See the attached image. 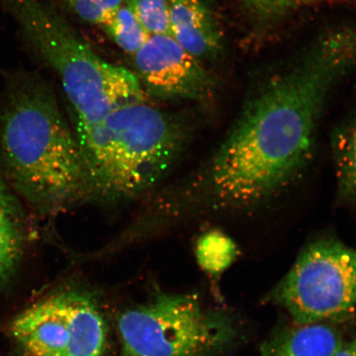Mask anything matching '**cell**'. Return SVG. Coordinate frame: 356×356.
I'll return each mask as SVG.
<instances>
[{"instance_id": "1", "label": "cell", "mask_w": 356, "mask_h": 356, "mask_svg": "<svg viewBox=\"0 0 356 356\" xmlns=\"http://www.w3.org/2000/svg\"><path fill=\"white\" fill-rule=\"evenodd\" d=\"M356 66V29L324 34L291 66L265 80L197 172L149 202L160 229L207 213H247L291 188L313 160L333 89Z\"/></svg>"}, {"instance_id": "2", "label": "cell", "mask_w": 356, "mask_h": 356, "mask_svg": "<svg viewBox=\"0 0 356 356\" xmlns=\"http://www.w3.org/2000/svg\"><path fill=\"white\" fill-rule=\"evenodd\" d=\"M0 176L39 215L92 200L73 127L37 74H7L0 97Z\"/></svg>"}, {"instance_id": "3", "label": "cell", "mask_w": 356, "mask_h": 356, "mask_svg": "<svg viewBox=\"0 0 356 356\" xmlns=\"http://www.w3.org/2000/svg\"><path fill=\"white\" fill-rule=\"evenodd\" d=\"M73 130L92 198L104 203L139 198L157 186L191 143V120L145 102L115 109Z\"/></svg>"}, {"instance_id": "4", "label": "cell", "mask_w": 356, "mask_h": 356, "mask_svg": "<svg viewBox=\"0 0 356 356\" xmlns=\"http://www.w3.org/2000/svg\"><path fill=\"white\" fill-rule=\"evenodd\" d=\"M0 3L29 46L59 78L74 126L99 121L122 106L148 99L135 73L102 59L48 3L42 0Z\"/></svg>"}, {"instance_id": "5", "label": "cell", "mask_w": 356, "mask_h": 356, "mask_svg": "<svg viewBox=\"0 0 356 356\" xmlns=\"http://www.w3.org/2000/svg\"><path fill=\"white\" fill-rule=\"evenodd\" d=\"M237 330L229 314L191 293L156 291L117 321L121 356H219Z\"/></svg>"}, {"instance_id": "6", "label": "cell", "mask_w": 356, "mask_h": 356, "mask_svg": "<svg viewBox=\"0 0 356 356\" xmlns=\"http://www.w3.org/2000/svg\"><path fill=\"white\" fill-rule=\"evenodd\" d=\"M267 299L296 324L356 318V249L332 236L314 239Z\"/></svg>"}, {"instance_id": "7", "label": "cell", "mask_w": 356, "mask_h": 356, "mask_svg": "<svg viewBox=\"0 0 356 356\" xmlns=\"http://www.w3.org/2000/svg\"><path fill=\"white\" fill-rule=\"evenodd\" d=\"M13 338L29 356H109L110 330L92 293H54L13 320Z\"/></svg>"}, {"instance_id": "8", "label": "cell", "mask_w": 356, "mask_h": 356, "mask_svg": "<svg viewBox=\"0 0 356 356\" xmlns=\"http://www.w3.org/2000/svg\"><path fill=\"white\" fill-rule=\"evenodd\" d=\"M134 57L136 76L147 97L206 104L216 83L202 61L168 35H151Z\"/></svg>"}, {"instance_id": "9", "label": "cell", "mask_w": 356, "mask_h": 356, "mask_svg": "<svg viewBox=\"0 0 356 356\" xmlns=\"http://www.w3.org/2000/svg\"><path fill=\"white\" fill-rule=\"evenodd\" d=\"M172 38L200 60L216 56L222 30L216 13L203 0H168Z\"/></svg>"}, {"instance_id": "10", "label": "cell", "mask_w": 356, "mask_h": 356, "mask_svg": "<svg viewBox=\"0 0 356 356\" xmlns=\"http://www.w3.org/2000/svg\"><path fill=\"white\" fill-rule=\"evenodd\" d=\"M28 237L20 200L0 176V287L10 282L19 268Z\"/></svg>"}, {"instance_id": "11", "label": "cell", "mask_w": 356, "mask_h": 356, "mask_svg": "<svg viewBox=\"0 0 356 356\" xmlns=\"http://www.w3.org/2000/svg\"><path fill=\"white\" fill-rule=\"evenodd\" d=\"M345 342L332 323H295L267 344L262 356H332Z\"/></svg>"}, {"instance_id": "12", "label": "cell", "mask_w": 356, "mask_h": 356, "mask_svg": "<svg viewBox=\"0 0 356 356\" xmlns=\"http://www.w3.org/2000/svg\"><path fill=\"white\" fill-rule=\"evenodd\" d=\"M337 198L356 211V113L332 136Z\"/></svg>"}, {"instance_id": "13", "label": "cell", "mask_w": 356, "mask_h": 356, "mask_svg": "<svg viewBox=\"0 0 356 356\" xmlns=\"http://www.w3.org/2000/svg\"><path fill=\"white\" fill-rule=\"evenodd\" d=\"M195 253L200 268L211 277H217L237 259L238 249L229 235L211 229L200 236Z\"/></svg>"}, {"instance_id": "14", "label": "cell", "mask_w": 356, "mask_h": 356, "mask_svg": "<svg viewBox=\"0 0 356 356\" xmlns=\"http://www.w3.org/2000/svg\"><path fill=\"white\" fill-rule=\"evenodd\" d=\"M102 26L117 46L131 56L136 55L151 37L124 4L111 13Z\"/></svg>"}, {"instance_id": "15", "label": "cell", "mask_w": 356, "mask_h": 356, "mask_svg": "<svg viewBox=\"0 0 356 356\" xmlns=\"http://www.w3.org/2000/svg\"><path fill=\"white\" fill-rule=\"evenodd\" d=\"M124 6L151 35L172 37L168 0H124Z\"/></svg>"}, {"instance_id": "16", "label": "cell", "mask_w": 356, "mask_h": 356, "mask_svg": "<svg viewBox=\"0 0 356 356\" xmlns=\"http://www.w3.org/2000/svg\"><path fill=\"white\" fill-rule=\"evenodd\" d=\"M257 20L270 22L314 4L350 0H238Z\"/></svg>"}, {"instance_id": "17", "label": "cell", "mask_w": 356, "mask_h": 356, "mask_svg": "<svg viewBox=\"0 0 356 356\" xmlns=\"http://www.w3.org/2000/svg\"><path fill=\"white\" fill-rule=\"evenodd\" d=\"M80 19L88 24L102 26L111 13L102 8L95 0H63Z\"/></svg>"}, {"instance_id": "18", "label": "cell", "mask_w": 356, "mask_h": 356, "mask_svg": "<svg viewBox=\"0 0 356 356\" xmlns=\"http://www.w3.org/2000/svg\"><path fill=\"white\" fill-rule=\"evenodd\" d=\"M332 356H356V333L350 341H346L343 346Z\"/></svg>"}, {"instance_id": "19", "label": "cell", "mask_w": 356, "mask_h": 356, "mask_svg": "<svg viewBox=\"0 0 356 356\" xmlns=\"http://www.w3.org/2000/svg\"><path fill=\"white\" fill-rule=\"evenodd\" d=\"M95 1L110 13L118 10L124 4V0H95Z\"/></svg>"}]
</instances>
